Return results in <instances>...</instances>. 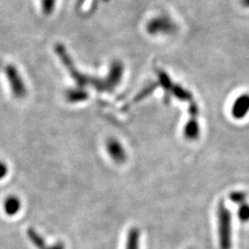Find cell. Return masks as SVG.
Instances as JSON below:
<instances>
[{
    "instance_id": "obj_1",
    "label": "cell",
    "mask_w": 249,
    "mask_h": 249,
    "mask_svg": "<svg viewBox=\"0 0 249 249\" xmlns=\"http://www.w3.org/2000/svg\"><path fill=\"white\" fill-rule=\"evenodd\" d=\"M54 50H55V53H57L58 57L61 59L63 64L65 65V67L71 73L72 79L76 81V83L78 84V86H80V88L85 87V86H90L101 92H104V91L111 92L106 78L105 79H97V78L84 75L83 73L79 71L76 69V67L74 66L71 58L69 53L67 52L66 48L64 47V45H60V44L55 45Z\"/></svg>"
},
{
    "instance_id": "obj_2",
    "label": "cell",
    "mask_w": 249,
    "mask_h": 249,
    "mask_svg": "<svg viewBox=\"0 0 249 249\" xmlns=\"http://www.w3.org/2000/svg\"><path fill=\"white\" fill-rule=\"evenodd\" d=\"M218 230L221 249H231V215L223 200L218 206Z\"/></svg>"
},
{
    "instance_id": "obj_3",
    "label": "cell",
    "mask_w": 249,
    "mask_h": 249,
    "mask_svg": "<svg viewBox=\"0 0 249 249\" xmlns=\"http://www.w3.org/2000/svg\"><path fill=\"white\" fill-rule=\"evenodd\" d=\"M178 27L168 16L161 15L151 19L147 25V31L150 35H172L176 33Z\"/></svg>"
},
{
    "instance_id": "obj_4",
    "label": "cell",
    "mask_w": 249,
    "mask_h": 249,
    "mask_svg": "<svg viewBox=\"0 0 249 249\" xmlns=\"http://www.w3.org/2000/svg\"><path fill=\"white\" fill-rule=\"evenodd\" d=\"M5 73L9 80L10 88L15 97L20 99L25 97L27 93L26 86L15 67L9 65L5 68Z\"/></svg>"
},
{
    "instance_id": "obj_5",
    "label": "cell",
    "mask_w": 249,
    "mask_h": 249,
    "mask_svg": "<svg viewBox=\"0 0 249 249\" xmlns=\"http://www.w3.org/2000/svg\"><path fill=\"white\" fill-rule=\"evenodd\" d=\"M107 150L111 159L116 163L121 164L126 160V152L121 143L116 139H109L107 141Z\"/></svg>"
},
{
    "instance_id": "obj_6",
    "label": "cell",
    "mask_w": 249,
    "mask_h": 249,
    "mask_svg": "<svg viewBox=\"0 0 249 249\" xmlns=\"http://www.w3.org/2000/svg\"><path fill=\"white\" fill-rule=\"evenodd\" d=\"M123 72H124V67L122 63L120 61H114L112 63L110 71L106 77L107 84L111 89V91L116 89V86L120 83L123 77Z\"/></svg>"
},
{
    "instance_id": "obj_7",
    "label": "cell",
    "mask_w": 249,
    "mask_h": 249,
    "mask_svg": "<svg viewBox=\"0 0 249 249\" xmlns=\"http://www.w3.org/2000/svg\"><path fill=\"white\" fill-rule=\"evenodd\" d=\"M249 112V94L245 93L235 99L231 107V115L236 119L246 117Z\"/></svg>"
},
{
    "instance_id": "obj_8",
    "label": "cell",
    "mask_w": 249,
    "mask_h": 249,
    "mask_svg": "<svg viewBox=\"0 0 249 249\" xmlns=\"http://www.w3.org/2000/svg\"><path fill=\"white\" fill-rule=\"evenodd\" d=\"M196 118L197 117L196 116H190L189 120L184 127L185 138L189 141H196L200 134V127Z\"/></svg>"
},
{
    "instance_id": "obj_9",
    "label": "cell",
    "mask_w": 249,
    "mask_h": 249,
    "mask_svg": "<svg viewBox=\"0 0 249 249\" xmlns=\"http://www.w3.org/2000/svg\"><path fill=\"white\" fill-rule=\"evenodd\" d=\"M170 94L174 95L176 98L183 102H190V103L193 102L192 93L178 84H174L173 88L170 91Z\"/></svg>"
},
{
    "instance_id": "obj_10",
    "label": "cell",
    "mask_w": 249,
    "mask_h": 249,
    "mask_svg": "<svg viewBox=\"0 0 249 249\" xmlns=\"http://www.w3.org/2000/svg\"><path fill=\"white\" fill-rule=\"evenodd\" d=\"M89 97V94L86 90L83 89H69L66 92V99L68 102L71 103H79L87 100Z\"/></svg>"
},
{
    "instance_id": "obj_11",
    "label": "cell",
    "mask_w": 249,
    "mask_h": 249,
    "mask_svg": "<svg viewBox=\"0 0 249 249\" xmlns=\"http://www.w3.org/2000/svg\"><path fill=\"white\" fill-rule=\"evenodd\" d=\"M157 87H158V83H155V82H152L151 84L147 85L146 87H144V88L135 96V98L131 101V103H129L128 105H126V109L130 107V106L135 105V104H138L139 102L142 101L143 99L146 98L147 96H149L155 89H157Z\"/></svg>"
},
{
    "instance_id": "obj_12",
    "label": "cell",
    "mask_w": 249,
    "mask_h": 249,
    "mask_svg": "<svg viewBox=\"0 0 249 249\" xmlns=\"http://www.w3.org/2000/svg\"><path fill=\"white\" fill-rule=\"evenodd\" d=\"M20 206H21L20 201H19L18 197L9 196L5 200L4 210H5L6 213L12 216V215L18 213V211L20 209Z\"/></svg>"
},
{
    "instance_id": "obj_13",
    "label": "cell",
    "mask_w": 249,
    "mask_h": 249,
    "mask_svg": "<svg viewBox=\"0 0 249 249\" xmlns=\"http://www.w3.org/2000/svg\"><path fill=\"white\" fill-rule=\"evenodd\" d=\"M139 246H140V230L134 227L128 231L125 249H139Z\"/></svg>"
},
{
    "instance_id": "obj_14",
    "label": "cell",
    "mask_w": 249,
    "mask_h": 249,
    "mask_svg": "<svg viewBox=\"0 0 249 249\" xmlns=\"http://www.w3.org/2000/svg\"><path fill=\"white\" fill-rule=\"evenodd\" d=\"M157 75H158V78H159V84L164 89L166 92H168L170 94V91L174 86L173 81L168 77V75L161 70L157 71Z\"/></svg>"
},
{
    "instance_id": "obj_15",
    "label": "cell",
    "mask_w": 249,
    "mask_h": 249,
    "mask_svg": "<svg viewBox=\"0 0 249 249\" xmlns=\"http://www.w3.org/2000/svg\"><path fill=\"white\" fill-rule=\"evenodd\" d=\"M238 217L241 222H244V223L249 222V204L247 202L240 205L238 210Z\"/></svg>"
},
{
    "instance_id": "obj_16",
    "label": "cell",
    "mask_w": 249,
    "mask_h": 249,
    "mask_svg": "<svg viewBox=\"0 0 249 249\" xmlns=\"http://www.w3.org/2000/svg\"><path fill=\"white\" fill-rule=\"evenodd\" d=\"M41 3H42V9L44 14L50 15L54 9L55 0H41Z\"/></svg>"
},
{
    "instance_id": "obj_17",
    "label": "cell",
    "mask_w": 249,
    "mask_h": 249,
    "mask_svg": "<svg viewBox=\"0 0 249 249\" xmlns=\"http://www.w3.org/2000/svg\"><path fill=\"white\" fill-rule=\"evenodd\" d=\"M230 198H231V201L236 203V204H243L246 202V199H247V195L243 192H239V191H235V192H232L230 195Z\"/></svg>"
},
{
    "instance_id": "obj_18",
    "label": "cell",
    "mask_w": 249,
    "mask_h": 249,
    "mask_svg": "<svg viewBox=\"0 0 249 249\" xmlns=\"http://www.w3.org/2000/svg\"><path fill=\"white\" fill-rule=\"evenodd\" d=\"M8 171H9L8 166L4 162L0 161V179H2L7 176Z\"/></svg>"
},
{
    "instance_id": "obj_19",
    "label": "cell",
    "mask_w": 249,
    "mask_h": 249,
    "mask_svg": "<svg viewBox=\"0 0 249 249\" xmlns=\"http://www.w3.org/2000/svg\"><path fill=\"white\" fill-rule=\"evenodd\" d=\"M242 4L246 7H249V0H242Z\"/></svg>"
}]
</instances>
